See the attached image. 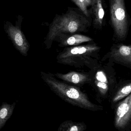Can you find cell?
I'll return each mask as SVG.
<instances>
[{
	"label": "cell",
	"instance_id": "7",
	"mask_svg": "<svg viewBox=\"0 0 131 131\" xmlns=\"http://www.w3.org/2000/svg\"><path fill=\"white\" fill-rule=\"evenodd\" d=\"M15 105V103L12 105L3 103L0 107V130L12 114Z\"/></svg>",
	"mask_w": 131,
	"mask_h": 131
},
{
	"label": "cell",
	"instance_id": "4",
	"mask_svg": "<svg viewBox=\"0 0 131 131\" xmlns=\"http://www.w3.org/2000/svg\"><path fill=\"white\" fill-rule=\"evenodd\" d=\"M131 121V93L117 107L115 118V125L117 128L127 127Z\"/></svg>",
	"mask_w": 131,
	"mask_h": 131
},
{
	"label": "cell",
	"instance_id": "16",
	"mask_svg": "<svg viewBox=\"0 0 131 131\" xmlns=\"http://www.w3.org/2000/svg\"><path fill=\"white\" fill-rule=\"evenodd\" d=\"M79 127L78 126H72L70 128V129H69V130L70 131H78L79 130Z\"/></svg>",
	"mask_w": 131,
	"mask_h": 131
},
{
	"label": "cell",
	"instance_id": "14",
	"mask_svg": "<svg viewBox=\"0 0 131 131\" xmlns=\"http://www.w3.org/2000/svg\"><path fill=\"white\" fill-rule=\"evenodd\" d=\"M96 78L100 82L107 83V78L102 72H98L96 74Z\"/></svg>",
	"mask_w": 131,
	"mask_h": 131
},
{
	"label": "cell",
	"instance_id": "3",
	"mask_svg": "<svg viewBox=\"0 0 131 131\" xmlns=\"http://www.w3.org/2000/svg\"><path fill=\"white\" fill-rule=\"evenodd\" d=\"M46 81L54 91L63 97H65L66 100L71 101L84 108H91L94 107L86 96L77 88L51 78H47Z\"/></svg>",
	"mask_w": 131,
	"mask_h": 131
},
{
	"label": "cell",
	"instance_id": "12",
	"mask_svg": "<svg viewBox=\"0 0 131 131\" xmlns=\"http://www.w3.org/2000/svg\"><path fill=\"white\" fill-rule=\"evenodd\" d=\"M96 0H74V2L86 16H89L88 8L93 6Z\"/></svg>",
	"mask_w": 131,
	"mask_h": 131
},
{
	"label": "cell",
	"instance_id": "5",
	"mask_svg": "<svg viewBox=\"0 0 131 131\" xmlns=\"http://www.w3.org/2000/svg\"><path fill=\"white\" fill-rule=\"evenodd\" d=\"M7 32L16 48L23 55H27L29 45L20 28L10 25L8 28Z\"/></svg>",
	"mask_w": 131,
	"mask_h": 131
},
{
	"label": "cell",
	"instance_id": "6",
	"mask_svg": "<svg viewBox=\"0 0 131 131\" xmlns=\"http://www.w3.org/2000/svg\"><path fill=\"white\" fill-rule=\"evenodd\" d=\"M111 54L115 60L131 67V45L117 46L112 50Z\"/></svg>",
	"mask_w": 131,
	"mask_h": 131
},
{
	"label": "cell",
	"instance_id": "13",
	"mask_svg": "<svg viewBox=\"0 0 131 131\" xmlns=\"http://www.w3.org/2000/svg\"><path fill=\"white\" fill-rule=\"evenodd\" d=\"M131 93V83L122 88L117 92L113 98V102H116L126 97Z\"/></svg>",
	"mask_w": 131,
	"mask_h": 131
},
{
	"label": "cell",
	"instance_id": "15",
	"mask_svg": "<svg viewBox=\"0 0 131 131\" xmlns=\"http://www.w3.org/2000/svg\"><path fill=\"white\" fill-rule=\"evenodd\" d=\"M97 86L103 90H106L108 88L107 85V83L105 82H99L97 84Z\"/></svg>",
	"mask_w": 131,
	"mask_h": 131
},
{
	"label": "cell",
	"instance_id": "17",
	"mask_svg": "<svg viewBox=\"0 0 131 131\" xmlns=\"http://www.w3.org/2000/svg\"><path fill=\"white\" fill-rule=\"evenodd\" d=\"M72 1H73L74 2V0H72Z\"/></svg>",
	"mask_w": 131,
	"mask_h": 131
},
{
	"label": "cell",
	"instance_id": "1",
	"mask_svg": "<svg viewBox=\"0 0 131 131\" xmlns=\"http://www.w3.org/2000/svg\"><path fill=\"white\" fill-rule=\"evenodd\" d=\"M88 22L85 18L73 11L60 15L54 19L50 27L47 40L53 41L63 33L72 34L83 31Z\"/></svg>",
	"mask_w": 131,
	"mask_h": 131
},
{
	"label": "cell",
	"instance_id": "11",
	"mask_svg": "<svg viewBox=\"0 0 131 131\" xmlns=\"http://www.w3.org/2000/svg\"><path fill=\"white\" fill-rule=\"evenodd\" d=\"M98 48L97 46L94 45H85L75 47L71 48L67 52V54L72 55L82 54L87 52L95 51Z\"/></svg>",
	"mask_w": 131,
	"mask_h": 131
},
{
	"label": "cell",
	"instance_id": "2",
	"mask_svg": "<svg viewBox=\"0 0 131 131\" xmlns=\"http://www.w3.org/2000/svg\"><path fill=\"white\" fill-rule=\"evenodd\" d=\"M112 24L116 37L123 39L128 31L127 15L124 0H109Z\"/></svg>",
	"mask_w": 131,
	"mask_h": 131
},
{
	"label": "cell",
	"instance_id": "9",
	"mask_svg": "<svg viewBox=\"0 0 131 131\" xmlns=\"http://www.w3.org/2000/svg\"><path fill=\"white\" fill-rule=\"evenodd\" d=\"M61 78L63 80L74 84H78L84 81L86 77L84 75L80 73L72 72L64 75H60Z\"/></svg>",
	"mask_w": 131,
	"mask_h": 131
},
{
	"label": "cell",
	"instance_id": "8",
	"mask_svg": "<svg viewBox=\"0 0 131 131\" xmlns=\"http://www.w3.org/2000/svg\"><path fill=\"white\" fill-rule=\"evenodd\" d=\"M93 7L94 9L95 24L101 26L104 15V11L102 7V0H96Z\"/></svg>",
	"mask_w": 131,
	"mask_h": 131
},
{
	"label": "cell",
	"instance_id": "10",
	"mask_svg": "<svg viewBox=\"0 0 131 131\" xmlns=\"http://www.w3.org/2000/svg\"><path fill=\"white\" fill-rule=\"evenodd\" d=\"M92 41L89 37L80 34H75L69 37L64 41L63 44L69 45H76Z\"/></svg>",
	"mask_w": 131,
	"mask_h": 131
}]
</instances>
